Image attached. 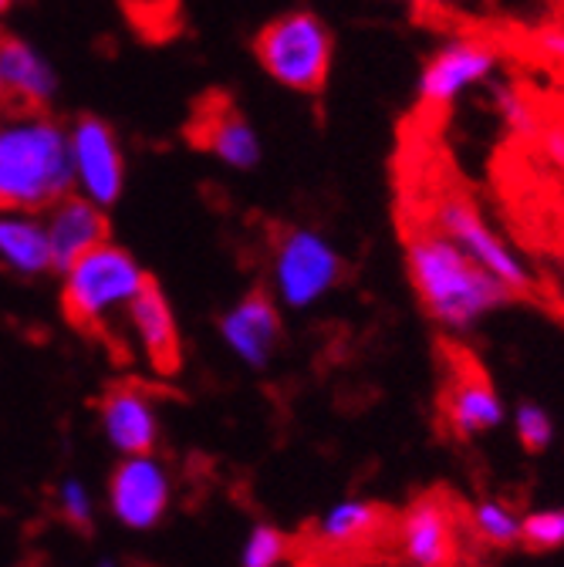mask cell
<instances>
[{
    "label": "cell",
    "mask_w": 564,
    "mask_h": 567,
    "mask_svg": "<svg viewBox=\"0 0 564 567\" xmlns=\"http://www.w3.org/2000/svg\"><path fill=\"white\" fill-rule=\"evenodd\" d=\"M406 270L422 311L453 334L473 331L483 318L517 298L433 227L412 230L406 237Z\"/></svg>",
    "instance_id": "1"
},
{
    "label": "cell",
    "mask_w": 564,
    "mask_h": 567,
    "mask_svg": "<svg viewBox=\"0 0 564 567\" xmlns=\"http://www.w3.org/2000/svg\"><path fill=\"white\" fill-rule=\"evenodd\" d=\"M72 142L61 125L41 115L0 128V209H48L72 193Z\"/></svg>",
    "instance_id": "2"
},
{
    "label": "cell",
    "mask_w": 564,
    "mask_h": 567,
    "mask_svg": "<svg viewBox=\"0 0 564 567\" xmlns=\"http://www.w3.org/2000/svg\"><path fill=\"white\" fill-rule=\"evenodd\" d=\"M64 274L68 277L61 291V311L68 324L85 334H102L105 341H109V315L115 308H129V301L143 291V284L150 277L122 247L109 240L92 247Z\"/></svg>",
    "instance_id": "3"
},
{
    "label": "cell",
    "mask_w": 564,
    "mask_h": 567,
    "mask_svg": "<svg viewBox=\"0 0 564 567\" xmlns=\"http://www.w3.org/2000/svg\"><path fill=\"white\" fill-rule=\"evenodd\" d=\"M254 58L277 85L318 95L331 75L335 38L315 11H288L257 31Z\"/></svg>",
    "instance_id": "4"
},
{
    "label": "cell",
    "mask_w": 564,
    "mask_h": 567,
    "mask_svg": "<svg viewBox=\"0 0 564 567\" xmlns=\"http://www.w3.org/2000/svg\"><path fill=\"white\" fill-rule=\"evenodd\" d=\"M270 274L280 301L291 308H311L341 284L345 260L315 230L277 227L270 240Z\"/></svg>",
    "instance_id": "5"
},
{
    "label": "cell",
    "mask_w": 564,
    "mask_h": 567,
    "mask_svg": "<svg viewBox=\"0 0 564 567\" xmlns=\"http://www.w3.org/2000/svg\"><path fill=\"white\" fill-rule=\"evenodd\" d=\"M433 230H440L443 237H450L463 254H470L486 274L498 277L504 288H511L514 295H527L531 291V270L521 260V254L493 230L483 213L463 199V196H443L433 206Z\"/></svg>",
    "instance_id": "6"
},
{
    "label": "cell",
    "mask_w": 564,
    "mask_h": 567,
    "mask_svg": "<svg viewBox=\"0 0 564 567\" xmlns=\"http://www.w3.org/2000/svg\"><path fill=\"white\" fill-rule=\"evenodd\" d=\"M183 138L193 150L221 156L237 169H250L260 159V142L250 122L244 118L240 105L224 89H206L193 99Z\"/></svg>",
    "instance_id": "7"
},
{
    "label": "cell",
    "mask_w": 564,
    "mask_h": 567,
    "mask_svg": "<svg viewBox=\"0 0 564 567\" xmlns=\"http://www.w3.org/2000/svg\"><path fill=\"white\" fill-rule=\"evenodd\" d=\"M498 71V48L480 38H453L440 44L419 71L416 99L427 109H447Z\"/></svg>",
    "instance_id": "8"
},
{
    "label": "cell",
    "mask_w": 564,
    "mask_h": 567,
    "mask_svg": "<svg viewBox=\"0 0 564 567\" xmlns=\"http://www.w3.org/2000/svg\"><path fill=\"white\" fill-rule=\"evenodd\" d=\"M170 473L153 453L122 456L109 480L112 517L129 530H153L170 511Z\"/></svg>",
    "instance_id": "9"
},
{
    "label": "cell",
    "mask_w": 564,
    "mask_h": 567,
    "mask_svg": "<svg viewBox=\"0 0 564 567\" xmlns=\"http://www.w3.org/2000/svg\"><path fill=\"white\" fill-rule=\"evenodd\" d=\"M54 79L44 61L11 31L0 28V118L21 122L48 115Z\"/></svg>",
    "instance_id": "10"
},
{
    "label": "cell",
    "mask_w": 564,
    "mask_h": 567,
    "mask_svg": "<svg viewBox=\"0 0 564 567\" xmlns=\"http://www.w3.org/2000/svg\"><path fill=\"white\" fill-rule=\"evenodd\" d=\"M99 419H102V430H105L109 443L122 456L156 450V440H160L156 399L143 382L122 379V382L109 385L99 399Z\"/></svg>",
    "instance_id": "11"
},
{
    "label": "cell",
    "mask_w": 564,
    "mask_h": 567,
    "mask_svg": "<svg viewBox=\"0 0 564 567\" xmlns=\"http://www.w3.org/2000/svg\"><path fill=\"white\" fill-rule=\"evenodd\" d=\"M72 159L89 189L102 206L115 203L122 193V153L109 122L92 112H82L72 125Z\"/></svg>",
    "instance_id": "12"
},
{
    "label": "cell",
    "mask_w": 564,
    "mask_h": 567,
    "mask_svg": "<svg viewBox=\"0 0 564 567\" xmlns=\"http://www.w3.org/2000/svg\"><path fill=\"white\" fill-rule=\"evenodd\" d=\"M221 331L227 344L240 354L250 369H264L274 351L285 338V324H280V311L274 298L264 288H254L240 298L237 308H230L221 318Z\"/></svg>",
    "instance_id": "13"
},
{
    "label": "cell",
    "mask_w": 564,
    "mask_h": 567,
    "mask_svg": "<svg viewBox=\"0 0 564 567\" xmlns=\"http://www.w3.org/2000/svg\"><path fill=\"white\" fill-rule=\"evenodd\" d=\"M44 230H48L58 270H68L92 247L105 244L112 234L105 213L92 199L75 196V193H64L58 203L48 206V227Z\"/></svg>",
    "instance_id": "14"
},
{
    "label": "cell",
    "mask_w": 564,
    "mask_h": 567,
    "mask_svg": "<svg viewBox=\"0 0 564 567\" xmlns=\"http://www.w3.org/2000/svg\"><path fill=\"white\" fill-rule=\"evenodd\" d=\"M399 547L416 567H447L453 560V514L440 496H419L399 520Z\"/></svg>",
    "instance_id": "15"
},
{
    "label": "cell",
    "mask_w": 564,
    "mask_h": 567,
    "mask_svg": "<svg viewBox=\"0 0 564 567\" xmlns=\"http://www.w3.org/2000/svg\"><path fill=\"white\" fill-rule=\"evenodd\" d=\"M139 341L146 348V359L160 375H176L183 365V344H180V331L173 321V311L160 291V284L153 277H146L143 291H139L129 308H125Z\"/></svg>",
    "instance_id": "16"
},
{
    "label": "cell",
    "mask_w": 564,
    "mask_h": 567,
    "mask_svg": "<svg viewBox=\"0 0 564 567\" xmlns=\"http://www.w3.org/2000/svg\"><path fill=\"white\" fill-rule=\"evenodd\" d=\"M443 412L450 430L460 440H476L493 430H501L507 419V405L501 392L493 389V382L483 372H460L453 385L447 389Z\"/></svg>",
    "instance_id": "17"
},
{
    "label": "cell",
    "mask_w": 564,
    "mask_h": 567,
    "mask_svg": "<svg viewBox=\"0 0 564 567\" xmlns=\"http://www.w3.org/2000/svg\"><path fill=\"white\" fill-rule=\"evenodd\" d=\"M0 270L18 277L58 270L48 230L31 220H0Z\"/></svg>",
    "instance_id": "18"
},
{
    "label": "cell",
    "mask_w": 564,
    "mask_h": 567,
    "mask_svg": "<svg viewBox=\"0 0 564 567\" xmlns=\"http://www.w3.org/2000/svg\"><path fill=\"white\" fill-rule=\"evenodd\" d=\"M129 28L146 44H166L183 34V0H119Z\"/></svg>",
    "instance_id": "19"
},
{
    "label": "cell",
    "mask_w": 564,
    "mask_h": 567,
    "mask_svg": "<svg viewBox=\"0 0 564 567\" xmlns=\"http://www.w3.org/2000/svg\"><path fill=\"white\" fill-rule=\"evenodd\" d=\"M379 520H382V514L376 504L351 496V501H338L321 514L318 537L331 547H345V544H356V540L369 537L379 527Z\"/></svg>",
    "instance_id": "20"
},
{
    "label": "cell",
    "mask_w": 564,
    "mask_h": 567,
    "mask_svg": "<svg viewBox=\"0 0 564 567\" xmlns=\"http://www.w3.org/2000/svg\"><path fill=\"white\" fill-rule=\"evenodd\" d=\"M521 514L498 501V496H486V501H480L473 511H470V524L476 530L480 540L493 544V547H514L521 544Z\"/></svg>",
    "instance_id": "21"
},
{
    "label": "cell",
    "mask_w": 564,
    "mask_h": 567,
    "mask_svg": "<svg viewBox=\"0 0 564 567\" xmlns=\"http://www.w3.org/2000/svg\"><path fill=\"white\" fill-rule=\"evenodd\" d=\"M521 544L534 550H561L564 547V507H541L524 514Z\"/></svg>",
    "instance_id": "22"
},
{
    "label": "cell",
    "mask_w": 564,
    "mask_h": 567,
    "mask_svg": "<svg viewBox=\"0 0 564 567\" xmlns=\"http://www.w3.org/2000/svg\"><path fill=\"white\" fill-rule=\"evenodd\" d=\"M514 433L527 453H544L554 443V419L537 402H521L514 412Z\"/></svg>",
    "instance_id": "23"
},
{
    "label": "cell",
    "mask_w": 564,
    "mask_h": 567,
    "mask_svg": "<svg viewBox=\"0 0 564 567\" xmlns=\"http://www.w3.org/2000/svg\"><path fill=\"white\" fill-rule=\"evenodd\" d=\"M288 554V537L270 524H257L240 550V567H277Z\"/></svg>",
    "instance_id": "24"
},
{
    "label": "cell",
    "mask_w": 564,
    "mask_h": 567,
    "mask_svg": "<svg viewBox=\"0 0 564 567\" xmlns=\"http://www.w3.org/2000/svg\"><path fill=\"white\" fill-rule=\"evenodd\" d=\"M493 109L514 135H537V115L514 85H493Z\"/></svg>",
    "instance_id": "25"
},
{
    "label": "cell",
    "mask_w": 564,
    "mask_h": 567,
    "mask_svg": "<svg viewBox=\"0 0 564 567\" xmlns=\"http://www.w3.org/2000/svg\"><path fill=\"white\" fill-rule=\"evenodd\" d=\"M58 514H61V520H68L75 530H92L95 504H92V496H89L82 480L68 476V480L58 483Z\"/></svg>",
    "instance_id": "26"
},
{
    "label": "cell",
    "mask_w": 564,
    "mask_h": 567,
    "mask_svg": "<svg viewBox=\"0 0 564 567\" xmlns=\"http://www.w3.org/2000/svg\"><path fill=\"white\" fill-rule=\"evenodd\" d=\"M541 146H544V156L554 163V166H564V128H541Z\"/></svg>",
    "instance_id": "27"
},
{
    "label": "cell",
    "mask_w": 564,
    "mask_h": 567,
    "mask_svg": "<svg viewBox=\"0 0 564 567\" xmlns=\"http://www.w3.org/2000/svg\"><path fill=\"white\" fill-rule=\"evenodd\" d=\"M541 48H544V51H547L551 58L564 61V28L544 31V34H541Z\"/></svg>",
    "instance_id": "28"
},
{
    "label": "cell",
    "mask_w": 564,
    "mask_h": 567,
    "mask_svg": "<svg viewBox=\"0 0 564 567\" xmlns=\"http://www.w3.org/2000/svg\"><path fill=\"white\" fill-rule=\"evenodd\" d=\"M18 4V0H0V14H4V11H11Z\"/></svg>",
    "instance_id": "29"
},
{
    "label": "cell",
    "mask_w": 564,
    "mask_h": 567,
    "mask_svg": "<svg viewBox=\"0 0 564 567\" xmlns=\"http://www.w3.org/2000/svg\"><path fill=\"white\" fill-rule=\"evenodd\" d=\"M406 4H419V8H430V4H437V0H406Z\"/></svg>",
    "instance_id": "30"
},
{
    "label": "cell",
    "mask_w": 564,
    "mask_h": 567,
    "mask_svg": "<svg viewBox=\"0 0 564 567\" xmlns=\"http://www.w3.org/2000/svg\"><path fill=\"white\" fill-rule=\"evenodd\" d=\"M99 567H115V560H99Z\"/></svg>",
    "instance_id": "31"
}]
</instances>
